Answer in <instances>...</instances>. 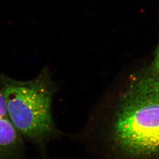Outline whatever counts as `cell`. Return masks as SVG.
<instances>
[{"label":"cell","instance_id":"6da1fadb","mask_svg":"<svg viewBox=\"0 0 159 159\" xmlns=\"http://www.w3.org/2000/svg\"><path fill=\"white\" fill-rule=\"evenodd\" d=\"M112 90L73 137L96 156L159 159V78L148 66Z\"/></svg>","mask_w":159,"mask_h":159},{"label":"cell","instance_id":"7a4b0ae2","mask_svg":"<svg viewBox=\"0 0 159 159\" xmlns=\"http://www.w3.org/2000/svg\"><path fill=\"white\" fill-rule=\"evenodd\" d=\"M57 88L47 66L35 78L27 80L0 73V89L11 121L24 140L33 144L45 159L48 144L63 135L52 114Z\"/></svg>","mask_w":159,"mask_h":159},{"label":"cell","instance_id":"3957f363","mask_svg":"<svg viewBox=\"0 0 159 159\" xmlns=\"http://www.w3.org/2000/svg\"><path fill=\"white\" fill-rule=\"evenodd\" d=\"M24 141L11 121L7 109L0 110V159H24Z\"/></svg>","mask_w":159,"mask_h":159},{"label":"cell","instance_id":"277c9868","mask_svg":"<svg viewBox=\"0 0 159 159\" xmlns=\"http://www.w3.org/2000/svg\"><path fill=\"white\" fill-rule=\"evenodd\" d=\"M152 72L159 78V41L152 63L149 66Z\"/></svg>","mask_w":159,"mask_h":159}]
</instances>
